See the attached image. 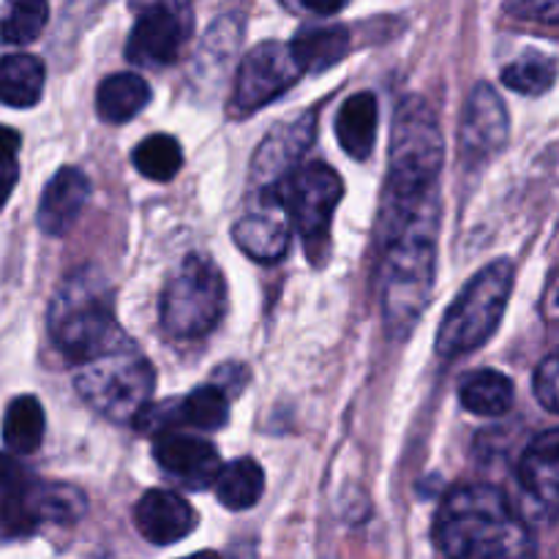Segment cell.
<instances>
[{"label":"cell","mask_w":559,"mask_h":559,"mask_svg":"<svg viewBox=\"0 0 559 559\" xmlns=\"http://www.w3.org/2000/svg\"><path fill=\"white\" fill-rule=\"evenodd\" d=\"M27 480H33L31 473H27V469L22 467L14 456H9V453H0V491L20 489V486H25Z\"/></svg>","instance_id":"cell-34"},{"label":"cell","mask_w":559,"mask_h":559,"mask_svg":"<svg viewBox=\"0 0 559 559\" xmlns=\"http://www.w3.org/2000/svg\"><path fill=\"white\" fill-rule=\"evenodd\" d=\"M557 374H559V364H557V355H549V358L544 360V364L538 366V371H535V396H538V402L544 404L549 413H557L559 409V391H557Z\"/></svg>","instance_id":"cell-31"},{"label":"cell","mask_w":559,"mask_h":559,"mask_svg":"<svg viewBox=\"0 0 559 559\" xmlns=\"http://www.w3.org/2000/svg\"><path fill=\"white\" fill-rule=\"evenodd\" d=\"M442 162L445 140L435 109L420 96L404 98L393 118L391 175L382 191V207H409L437 194Z\"/></svg>","instance_id":"cell-4"},{"label":"cell","mask_w":559,"mask_h":559,"mask_svg":"<svg viewBox=\"0 0 559 559\" xmlns=\"http://www.w3.org/2000/svg\"><path fill=\"white\" fill-rule=\"evenodd\" d=\"M440 200L429 202L382 235V317L393 338L413 333L435 287Z\"/></svg>","instance_id":"cell-2"},{"label":"cell","mask_w":559,"mask_h":559,"mask_svg":"<svg viewBox=\"0 0 559 559\" xmlns=\"http://www.w3.org/2000/svg\"><path fill=\"white\" fill-rule=\"evenodd\" d=\"M289 11H304V14L331 16L347 5V0H282Z\"/></svg>","instance_id":"cell-35"},{"label":"cell","mask_w":559,"mask_h":559,"mask_svg":"<svg viewBox=\"0 0 559 559\" xmlns=\"http://www.w3.org/2000/svg\"><path fill=\"white\" fill-rule=\"evenodd\" d=\"M342 178L328 164H309L300 173H293L282 183L267 189L276 197L287 216L289 227L298 229L306 251L314 262H322L331 246L333 211L342 202Z\"/></svg>","instance_id":"cell-8"},{"label":"cell","mask_w":559,"mask_h":559,"mask_svg":"<svg viewBox=\"0 0 559 559\" xmlns=\"http://www.w3.org/2000/svg\"><path fill=\"white\" fill-rule=\"evenodd\" d=\"M44 440V407L36 396H20L3 415V442L16 456L38 451Z\"/></svg>","instance_id":"cell-25"},{"label":"cell","mask_w":559,"mask_h":559,"mask_svg":"<svg viewBox=\"0 0 559 559\" xmlns=\"http://www.w3.org/2000/svg\"><path fill=\"white\" fill-rule=\"evenodd\" d=\"M49 336L76 369L131 342L115 320L112 287L98 267H80L60 284L49 306Z\"/></svg>","instance_id":"cell-3"},{"label":"cell","mask_w":559,"mask_h":559,"mask_svg":"<svg viewBox=\"0 0 559 559\" xmlns=\"http://www.w3.org/2000/svg\"><path fill=\"white\" fill-rule=\"evenodd\" d=\"M175 418L178 426H191L200 431H216L227 426L229 402L218 385H202L189 396L175 399Z\"/></svg>","instance_id":"cell-26"},{"label":"cell","mask_w":559,"mask_h":559,"mask_svg":"<svg viewBox=\"0 0 559 559\" xmlns=\"http://www.w3.org/2000/svg\"><path fill=\"white\" fill-rule=\"evenodd\" d=\"M513 289V265L508 260H497L491 265L480 267L451 309L445 311L437 331V355L440 358H462L484 347L495 331L500 328L506 314L508 298Z\"/></svg>","instance_id":"cell-5"},{"label":"cell","mask_w":559,"mask_h":559,"mask_svg":"<svg viewBox=\"0 0 559 559\" xmlns=\"http://www.w3.org/2000/svg\"><path fill=\"white\" fill-rule=\"evenodd\" d=\"M304 71L295 63L287 44L265 41L251 49L240 63L235 76V91L229 98V115L235 118H249L251 112L271 104L284 91L300 80Z\"/></svg>","instance_id":"cell-10"},{"label":"cell","mask_w":559,"mask_h":559,"mask_svg":"<svg viewBox=\"0 0 559 559\" xmlns=\"http://www.w3.org/2000/svg\"><path fill=\"white\" fill-rule=\"evenodd\" d=\"M435 540L448 559H535L530 527L489 484L459 486L442 500Z\"/></svg>","instance_id":"cell-1"},{"label":"cell","mask_w":559,"mask_h":559,"mask_svg":"<svg viewBox=\"0 0 559 559\" xmlns=\"http://www.w3.org/2000/svg\"><path fill=\"white\" fill-rule=\"evenodd\" d=\"M555 60L544 52H527L502 71V82L522 96H540L555 85Z\"/></svg>","instance_id":"cell-29"},{"label":"cell","mask_w":559,"mask_h":559,"mask_svg":"<svg viewBox=\"0 0 559 559\" xmlns=\"http://www.w3.org/2000/svg\"><path fill=\"white\" fill-rule=\"evenodd\" d=\"M131 162L142 178L164 183V180H173L178 175L180 164H183V151H180L175 136L153 134L134 147Z\"/></svg>","instance_id":"cell-28"},{"label":"cell","mask_w":559,"mask_h":559,"mask_svg":"<svg viewBox=\"0 0 559 559\" xmlns=\"http://www.w3.org/2000/svg\"><path fill=\"white\" fill-rule=\"evenodd\" d=\"M227 309V284L213 260L189 254L162 295V325L175 338H200Z\"/></svg>","instance_id":"cell-7"},{"label":"cell","mask_w":559,"mask_h":559,"mask_svg":"<svg viewBox=\"0 0 559 559\" xmlns=\"http://www.w3.org/2000/svg\"><path fill=\"white\" fill-rule=\"evenodd\" d=\"M300 71H325L349 52L347 27H304L287 44Z\"/></svg>","instance_id":"cell-20"},{"label":"cell","mask_w":559,"mask_h":559,"mask_svg":"<svg viewBox=\"0 0 559 559\" xmlns=\"http://www.w3.org/2000/svg\"><path fill=\"white\" fill-rule=\"evenodd\" d=\"M183 559H222V557H218L216 551H197V555L183 557Z\"/></svg>","instance_id":"cell-36"},{"label":"cell","mask_w":559,"mask_h":559,"mask_svg":"<svg viewBox=\"0 0 559 559\" xmlns=\"http://www.w3.org/2000/svg\"><path fill=\"white\" fill-rule=\"evenodd\" d=\"M134 524L145 540L169 546L194 533L197 513L180 495L167 489H151L140 497L134 508Z\"/></svg>","instance_id":"cell-14"},{"label":"cell","mask_w":559,"mask_h":559,"mask_svg":"<svg viewBox=\"0 0 559 559\" xmlns=\"http://www.w3.org/2000/svg\"><path fill=\"white\" fill-rule=\"evenodd\" d=\"M508 140V109L500 93L480 82L467 98L462 118V151L464 156L480 162L500 151Z\"/></svg>","instance_id":"cell-12"},{"label":"cell","mask_w":559,"mask_h":559,"mask_svg":"<svg viewBox=\"0 0 559 559\" xmlns=\"http://www.w3.org/2000/svg\"><path fill=\"white\" fill-rule=\"evenodd\" d=\"M85 508V495L74 486L27 480L20 489L0 491V540L27 538L44 522L74 524Z\"/></svg>","instance_id":"cell-9"},{"label":"cell","mask_w":559,"mask_h":559,"mask_svg":"<svg viewBox=\"0 0 559 559\" xmlns=\"http://www.w3.org/2000/svg\"><path fill=\"white\" fill-rule=\"evenodd\" d=\"M213 486H216V497L224 508L246 511L260 502L262 491H265V473L254 459H238L218 469Z\"/></svg>","instance_id":"cell-24"},{"label":"cell","mask_w":559,"mask_h":559,"mask_svg":"<svg viewBox=\"0 0 559 559\" xmlns=\"http://www.w3.org/2000/svg\"><path fill=\"white\" fill-rule=\"evenodd\" d=\"M338 145L353 158H366L377 142V98L371 93H355L336 115Z\"/></svg>","instance_id":"cell-19"},{"label":"cell","mask_w":559,"mask_h":559,"mask_svg":"<svg viewBox=\"0 0 559 559\" xmlns=\"http://www.w3.org/2000/svg\"><path fill=\"white\" fill-rule=\"evenodd\" d=\"M16 151H20V134L9 126H0V207L9 202L16 186Z\"/></svg>","instance_id":"cell-30"},{"label":"cell","mask_w":559,"mask_h":559,"mask_svg":"<svg viewBox=\"0 0 559 559\" xmlns=\"http://www.w3.org/2000/svg\"><path fill=\"white\" fill-rule=\"evenodd\" d=\"M508 14L516 20L544 22V25H557L559 0H508Z\"/></svg>","instance_id":"cell-32"},{"label":"cell","mask_w":559,"mask_h":559,"mask_svg":"<svg viewBox=\"0 0 559 559\" xmlns=\"http://www.w3.org/2000/svg\"><path fill=\"white\" fill-rule=\"evenodd\" d=\"M311 140H314V112H306L304 118H295L289 123L278 126L276 131L265 136V142L257 151L254 164H251L254 178L265 189L282 183L284 178L295 173V164L309 151Z\"/></svg>","instance_id":"cell-13"},{"label":"cell","mask_w":559,"mask_h":559,"mask_svg":"<svg viewBox=\"0 0 559 559\" xmlns=\"http://www.w3.org/2000/svg\"><path fill=\"white\" fill-rule=\"evenodd\" d=\"M233 238L243 254H249L257 262H276L282 260L289 246V222L284 216L282 205L276 197H262L260 207L246 213L233 229Z\"/></svg>","instance_id":"cell-16"},{"label":"cell","mask_w":559,"mask_h":559,"mask_svg":"<svg viewBox=\"0 0 559 559\" xmlns=\"http://www.w3.org/2000/svg\"><path fill=\"white\" fill-rule=\"evenodd\" d=\"M74 388L82 402L115 424H129L151 404L156 374L153 366L134 342L112 349L107 355L87 360L76 369Z\"/></svg>","instance_id":"cell-6"},{"label":"cell","mask_w":559,"mask_h":559,"mask_svg":"<svg viewBox=\"0 0 559 559\" xmlns=\"http://www.w3.org/2000/svg\"><path fill=\"white\" fill-rule=\"evenodd\" d=\"M189 33L191 22L178 20L173 14H164V11H147V14H140V20H136L134 31L129 36L126 55L136 66L175 63Z\"/></svg>","instance_id":"cell-15"},{"label":"cell","mask_w":559,"mask_h":559,"mask_svg":"<svg viewBox=\"0 0 559 559\" xmlns=\"http://www.w3.org/2000/svg\"><path fill=\"white\" fill-rule=\"evenodd\" d=\"M129 3L136 11V16L147 14V11H164V14H173L178 20L191 22L189 0H129Z\"/></svg>","instance_id":"cell-33"},{"label":"cell","mask_w":559,"mask_h":559,"mask_svg":"<svg viewBox=\"0 0 559 559\" xmlns=\"http://www.w3.org/2000/svg\"><path fill=\"white\" fill-rule=\"evenodd\" d=\"M559 431L549 429L544 435L535 437L524 451L522 464H519V475H522V486L530 497L551 508L557 506L559 495Z\"/></svg>","instance_id":"cell-18"},{"label":"cell","mask_w":559,"mask_h":559,"mask_svg":"<svg viewBox=\"0 0 559 559\" xmlns=\"http://www.w3.org/2000/svg\"><path fill=\"white\" fill-rule=\"evenodd\" d=\"M44 93V63L33 55L0 58V104L27 109Z\"/></svg>","instance_id":"cell-22"},{"label":"cell","mask_w":559,"mask_h":559,"mask_svg":"<svg viewBox=\"0 0 559 559\" xmlns=\"http://www.w3.org/2000/svg\"><path fill=\"white\" fill-rule=\"evenodd\" d=\"M464 409L480 418H500L513 407V382L502 371L480 369L459 388Z\"/></svg>","instance_id":"cell-23"},{"label":"cell","mask_w":559,"mask_h":559,"mask_svg":"<svg viewBox=\"0 0 559 559\" xmlns=\"http://www.w3.org/2000/svg\"><path fill=\"white\" fill-rule=\"evenodd\" d=\"M151 102V85L140 74H112L98 85L96 112L107 123H129Z\"/></svg>","instance_id":"cell-21"},{"label":"cell","mask_w":559,"mask_h":559,"mask_svg":"<svg viewBox=\"0 0 559 559\" xmlns=\"http://www.w3.org/2000/svg\"><path fill=\"white\" fill-rule=\"evenodd\" d=\"M47 20V0H3V5H0V38L5 44H31L41 36Z\"/></svg>","instance_id":"cell-27"},{"label":"cell","mask_w":559,"mask_h":559,"mask_svg":"<svg viewBox=\"0 0 559 559\" xmlns=\"http://www.w3.org/2000/svg\"><path fill=\"white\" fill-rule=\"evenodd\" d=\"M87 197H91V180L82 169L76 167H63L44 189L41 202H38L36 222L41 227V233L60 235L69 233L74 227V222L80 218V213L85 211Z\"/></svg>","instance_id":"cell-17"},{"label":"cell","mask_w":559,"mask_h":559,"mask_svg":"<svg viewBox=\"0 0 559 559\" xmlns=\"http://www.w3.org/2000/svg\"><path fill=\"white\" fill-rule=\"evenodd\" d=\"M153 456L164 473L197 491L213 486L218 469H222V459L211 442L194 435H178V431L156 437Z\"/></svg>","instance_id":"cell-11"}]
</instances>
